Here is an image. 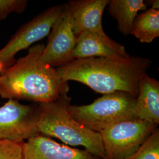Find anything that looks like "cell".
Returning <instances> with one entry per match:
<instances>
[{
	"label": "cell",
	"mask_w": 159,
	"mask_h": 159,
	"mask_svg": "<svg viewBox=\"0 0 159 159\" xmlns=\"http://www.w3.org/2000/svg\"><path fill=\"white\" fill-rule=\"evenodd\" d=\"M108 12L118 24V29L125 35L131 34L133 24L140 11L147 10L143 0H111Z\"/></svg>",
	"instance_id": "obj_13"
},
{
	"label": "cell",
	"mask_w": 159,
	"mask_h": 159,
	"mask_svg": "<svg viewBox=\"0 0 159 159\" xmlns=\"http://www.w3.org/2000/svg\"><path fill=\"white\" fill-rule=\"evenodd\" d=\"M71 100L65 93L54 101L39 104V134L57 138L67 146L83 147L97 157L106 159L100 134L82 125L69 113Z\"/></svg>",
	"instance_id": "obj_3"
},
{
	"label": "cell",
	"mask_w": 159,
	"mask_h": 159,
	"mask_svg": "<svg viewBox=\"0 0 159 159\" xmlns=\"http://www.w3.org/2000/svg\"><path fill=\"white\" fill-rule=\"evenodd\" d=\"M152 8H154V9H157L159 10V3L158 0H156V1H152Z\"/></svg>",
	"instance_id": "obj_18"
},
{
	"label": "cell",
	"mask_w": 159,
	"mask_h": 159,
	"mask_svg": "<svg viewBox=\"0 0 159 159\" xmlns=\"http://www.w3.org/2000/svg\"><path fill=\"white\" fill-rule=\"evenodd\" d=\"M27 5L25 0H0V21L11 13L24 11Z\"/></svg>",
	"instance_id": "obj_17"
},
{
	"label": "cell",
	"mask_w": 159,
	"mask_h": 159,
	"mask_svg": "<svg viewBox=\"0 0 159 159\" xmlns=\"http://www.w3.org/2000/svg\"><path fill=\"white\" fill-rule=\"evenodd\" d=\"M64 4L54 6L24 24L0 50V74L16 63V56L50 34L52 27L62 14Z\"/></svg>",
	"instance_id": "obj_6"
},
{
	"label": "cell",
	"mask_w": 159,
	"mask_h": 159,
	"mask_svg": "<svg viewBox=\"0 0 159 159\" xmlns=\"http://www.w3.org/2000/svg\"><path fill=\"white\" fill-rule=\"evenodd\" d=\"M129 56H125L117 51L96 34L83 32L76 38L71 60L91 57L119 58Z\"/></svg>",
	"instance_id": "obj_12"
},
{
	"label": "cell",
	"mask_w": 159,
	"mask_h": 159,
	"mask_svg": "<svg viewBox=\"0 0 159 159\" xmlns=\"http://www.w3.org/2000/svg\"><path fill=\"white\" fill-rule=\"evenodd\" d=\"M39 104L25 105L8 100L0 107V141L24 142L39 134Z\"/></svg>",
	"instance_id": "obj_7"
},
{
	"label": "cell",
	"mask_w": 159,
	"mask_h": 159,
	"mask_svg": "<svg viewBox=\"0 0 159 159\" xmlns=\"http://www.w3.org/2000/svg\"><path fill=\"white\" fill-rule=\"evenodd\" d=\"M76 43L72 29L71 12L68 3L64 4L62 14L52 27L47 45L41 55L44 63L58 67L71 61V55Z\"/></svg>",
	"instance_id": "obj_9"
},
{
	"label": "cell",
	"mask_w": 159,
	"mask_h": 159,
	"mask_svg": "<svg viewBox=\"0 0 159 159\" xmlns=\"http://www.w3.org/2000/svg\"><path fill=\"white\" fill-rule=\"evenodd\" d=\"M22 159H101L85 150L60 144L37 134L23 143Z\"/></svg>",
	"instance_id": "obj_10"
},
{
	"label": "cell",
	"mask_w": 159,
	"mask_h": 159,
	"mask_svg": "<svg viewBox=\"0 0 159 159\" xmlns=\"http://www.w3.org/2000/svg\"><path fill=\"white\" fill-rule=\"evenodd\" d=\"M157 125L142 120H126L99 133L106 159H125L141 147Z\"/></svg>",
	"instance_id": "obj_5"
},
{
	"label": "cell",
	"mask_w": 159,
	"mask_h": 159,
	"mask_svg": "<svg viewBox=\"0 0 159 159\" xmlns=\"http://www.w3.org/2000/svg\"><path fill=\"white\" fill-rule=\"evenodd\" d=\"M135 113L138 119L159 125V82L147 73L142 75L139 81Z\"/></svg>",
	"instance_id": "obj_11"
},
{
	"label": "cell",
	"mask_w": 159,
	"mask_h": 159,
	"mask_svg": "<svg viewBox=\"0 0 159 159\" xmlns=\"http://www.w3.org/2000/svg\"><path fill=\"white\" fill-rule=\"evenodd\" d=\"M136 98L123 91L104 94L90 104L71 106L68 112L85 127L100 133L110 125L138 119L135 113Z\"/></svg>",
	"instance_id": "obj_4"
},
{
	"label": "cell",
	"mask_w": 159,
	"mask_h": 159,
	"mask_svg": "<svg viewBox=\"0 0 159 159\" xmlns=\"http://www.w3.org/2000/svg\"><path fill=\"white\" fill-rule=\"evenodd\" d=\"M44 48L43 44L32 46L25 56L0 74V97L39 104L68 93V82L60 77L56 68L42 61Z\"/></svg>",
	"instance_id": "obj_2"
},
{
	"label": "cell",
	"mask_w": 159,
	"mask_h": 159,
	"mask_svg": "<svg viewBox=\"0 0 159 159\" xmlns=\"http://www.w3.org/2000/svg\"><path fill=\"white\" fill-rule=\"evenodd\" d=\"M125 159H159V129H154L141 147Z\"/></svg>",
	"instance_id": "obj_15"
},
{
	"label": "cell",
	"mask_w": 159,
	"mask_h": 159,
	"mask_svg": "<svg viewBox=\"0 0 159 159\" xmlns=\"http://www.w3.org/2000/svg\"><path fill=\"white\" fill-rule=\"evenodd\" d=\"M109 0H73L68 2L72 29L75 36L83 32L96 34L117 51L125 56L129 54L123 45L111 39L102 29V16Z\"/></svg>",
	"instance_id": "obj_8"
},
{
	"label": "cell",
	"mask_w": 159,
	"mask_h": 159,
	"mask_svg": "<svg viewBox=\"0 0 159 159\" xmlns=\"http://www.w3.org/2000/svg\"><path fill=\"white\" fill-rule=\"evenodd\" d=\"M131 34L143 43H152L159 36V10L150 8L138 14L133 24Z\"/></svg>",
	"instance_id": "obj_14"
},
{
	"label": "cell",
	"mask_w": 159,
	"mask_h": 159,
	"mask_svg": "<svg viewBox=\"0 0 159 159\" xmlns=\"http://www.w3.org/2000/svg\"><path fill=\"white\" fill-rule=\"evenodd\" d=\"M23 143L0 141V159H23Z\"/></svg>",
	"instance_id": "obj_16"
},
{
	"label": "cell",
	"mask_w": 159,
	"mask_h": 159,
	"mask_svg": "<svg viewBox=\"0 0 159 159\" xmlns=\"http://www.w3.org/2000/svg\"><path fill=\"white\" fill-rule=\"evenodd\" d=\"M151 63L142 57H91L73 60L56 69L64 81H76L103 94L123 91L137 98L139 79Z\"/></svg>",
	"instance_id": "obj_1"
}]
</instances>
